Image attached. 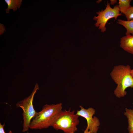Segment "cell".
Instances as JSON below:
<instances>
[{
  "instance_id": "7",
  "label": "cell",
  "mask_w": 133,
  "mask_h": 133,
  "mask_svg": "<svg viewBox=\"0 0 133 133\" xmlns=\"http://www.w3.org/2000/svg\"><path fill=\"white\" fill-rule=\"evenodd\" d=\"M120 46L124 50L133 55V35L122 37L120 40Z\"/></svg>"
},
{
  "instance_id": "19",
  "label": "cell",
  "mask_w": 133,
  "mask_h": 133,
  "mask_svg": "<svg viewBox=\"0 0 133 133\" xmlns=\"http://www.w3.org/2000/svg\"><path fill=\"white\" fill-rule=\"evenodd\" d=\"M27 133H29L28 132H27Z\"/></svg>"
},
{
  "instance_id": "13",
  "label": "cell",
  "mask_w": 133,
  "mask_h": 133,
  "mask_svg": "<svg viewBox=\"0 0 133 133\" xmlns=\"http://www.w3.org/2000/svg\"><path fill=\"white\" fill-rule=\"evenodd\" d=\"M5 123L2 124L0 122V133H6L4 129V127L5 126Z\"/></svg>"
},
{
  "instance_id": "9",
  "label": "cell",
  "mask_w": 133,
  "mask_h": 133,
  "mask_svg": "<svg viewBox=\"0 0 133 133\" xmlns=\"http://www.w3.org/2000/svg\"><path fill=\"white\" fill-rule=\"evenodd\" d=\"M117 23L123 26L126 29V35H133V19L128 21L119 19Z\"/></svg>"
},
{
  "instance_id": "11",
  "label": "cell",
  "mask_w": 133,
  "mask_h": 133,
  "mask_svg": "<svg viewBox=\"0 0 133 133\" xmlns=\"http://www.w3.org/2000/svg\"><path fill=\"white\" fill-rule=\"evenodd\" d=\"M131 0H119L118 6L120 12L124 14L131 6Z\"/></svg>"
},
{
  "instance_id": "15",
  "label": "cell",
  "mask_w": 133,
  "mask_h": 133,
  "mask_svg": "<svg viewBox=\"0 0 133 133\" xmlns=\"http://www.w3.org/2000/svg\"><path fill=\"white\" fill-rule=\"evenodd\" d=\"M70 133H75L74 132H72ZM84 133H92L90 131H84Z\"/></svg>"
},
{
  "instance_id": "10",
  "label": "cell",
  "mask_w": 133,
  "mask_h": 133,
  "mask_svg": "<svg viewBox=\"0 0 133 133\" xmlns=\"http://www.w3.org/2000/svg\"><path fill=\"white\" fill-rule=\"evenodd\" d=\"M124 115L126 116L128 119V130L129 133H133V110L126 108Z\"/></svg>"
},
{
  "instance_id": "4",
  "label": "cell",
  "mask_w": 133,
  "mask_h": 133,
  "mask_svg": "<svg viewBox=\"0 0 133 133\" xmlns=\"http://www.w3.org/2000/svg\"><path fill=\"white\" fill-rule=\"evenodd\" d=\"M39 89L38 85L37 83L29 96L16 104L17 107L21 108L23 110V132L27 131L30 129L31 121L37 113L34 108L33 103L34 95Z\"/></svg>"
},
{
  "instance_id": "5",
  "label": "cell",
  "mask_w": 133,
  "mask_h": 133,
  "mask_svg": "<svg viewBox=\"0 0 133 133\" xmlns=\"http://www.w3.org/2000/svg\"><path fill=\"white\" fill-rule=\"evenodd\" d=\"M96 13L98 16H94L93 17V19L96 21L94 25L100 30L102 33L106 31L107 28L105 26L109 19L114 18L116 20L118 16L122 15L120 12L118 5H115L112 8L108 2L104 10L99 11Z\"/></svg>"
},
{
  "instance_id": "2",
  "label": "cell",
  "mask_w": 133,
  "mask_h": 133,
  "mask_svg": "<svg viewBox=\"0 0 133 133\" xmlns=\"http://www.w3.org/2000/svg\"><path fill=\"white\" fill-rule=\"evenodd\" d=\"M131 69L129 65H119L114 66L110 73L112 79L117 84L114 92L118 98L126 95L125 90L127 88H133V77L131 74Z\"/></svg>"
},
{
  "instance_id": "8",
  "label": "cell",
  "mask_w": 133,
  "mask_h": 133,
  "mask_svg": "<svg viewBox=\"0 0 133 133\" xmlns=\"http://www.w3.org/2000/svg\"><path fill=\"white\" fill-rule=\"evenodd\" d=\"M5 2L7 4V8L6 9V12L7 13H9L10 10L12 9L14 11L19 9L22 4V0H5Z\"/></svg>"
},
{
  "instance_id": "14",
  "label": "cell",
  "mask_w": 133,
  "mask_h": 133,
  "mask_svg": "<svg viewBox=\"0 0 133 133\" xmlns=\"http://www.w3.org/2000/svg\"><path fill=\"white\" fill-rule=\"evenodd\" d=\"M117 0H110V3L111 5H113L116 3Z\"/></svg>"
},
{
  "instance_id": "16",
  "label": "cell",
  "mask_w": 133,
  "mask_h": 133,
  "mask_svg": "<svg viewBox=\"0 0 133 133\" xmlns=\"http://www.w3.org/2000/svg\"><path fill=\"white\" fill-rule=\"evenodd\" d=\"M131 73L132 76L133 77V68L131 69Z\"/></svg>"
},
{
  "instance_id": "1",
  "label": "cell",
  "mask_w": 133,
  "mask_h": 133,
  "mask_svg": "<svg viewBox=\"0 0 133 133\" xmlns=\"http://www.w3.org/2000/svg\"><path fill=\"white\" fill-rule=\"evenodd\" d=\"M61 103L45 105L32 119L30 129H41L52 126L57 116L62 110Z\"/></svg>"
},
{
  "instance_id": "12",
  "label": "cell",
  "mask_w": 133,
  "mask_h": 133,
  "mask_svg": "<svg viewBox=\"0 0 133 133\" xmlns=\"http://www.w3.org/2000/svg\"><path fill=\"white\" fill-rule=\"evenodd\" d=\"M124 14L125 15L127 20L133 19V6H131Z\"/></svg>"
},
{
  "instance_id": "3",
  "label": "cell",
  "mask_w": 133,
  "mask_h": 133,
  "mask_svg": "<svg viewBox=\"0 0 133 133\" xmlns=\"http://www.w3.org/2000/svg\"><path fill=\"white\" fill-rule=\"evenodd\" d=\"M79 116L75 114L74 111L62 110L57 116L52 126L56 130H62L65 133H75L77 130L79 124Z\"/></svg>"
},
{
  "instance_id": "18",
  "label": "cell",
  "mask_w": 133,
  "mask_h": 133,
  "mask_svg": "<svg viewBox=\"0 0 133 133\" xmlns=\"http://www.w3.org/2000/svg\"><path fill=\"white\" fill-rule=\"evenodd\" d=\"M8 133H13L11 130H10Z\"/></svg>"
},
{
  "instance_id": "6",
  "label": "cell",
  "mask_w": 133,
  "mask_h": 133,
  "mask_svg": "<svg viewBox=\"0 0 133 133\" xmlns=\"http://www.w3.org/2000/svg\"><path fill=\"white\" fill-rule=\"evenodd\" d=\"M81 109L77 111L76 114L79 116H82L86 119L87 126L85 131H90L92 133H97L100 123L99 119L93 116L95 114V111L93 108L90 107L85 109L82 106H79Z\"/></svg>"
},
{
  "instance_id": "17",
  "label": "cell",
  "mask_w": 133,
  "mask_h": 133,
  "mask_svg": "<svg viewBox=\"0 0 133 133\" xmlns=\"http://www.w3.org/2000/svg\"><path fill=\"white\" fill-rule=\"evenodd\" d=\"M102 1V0H98L97 1H96V2L97 3H99L100 2H101Z\"/></svg>"
}]
</instances>
